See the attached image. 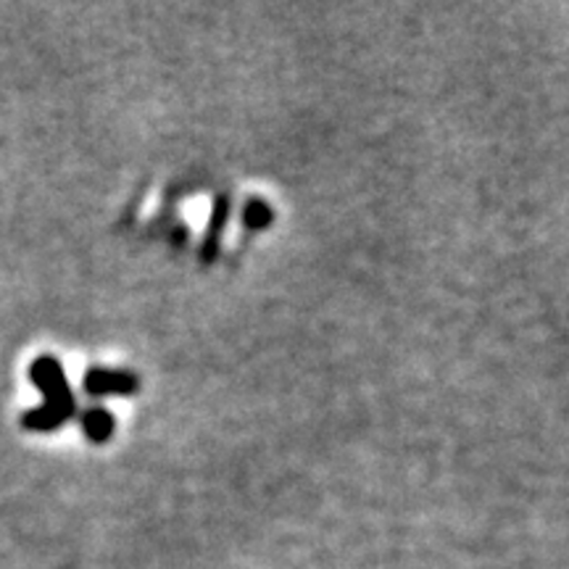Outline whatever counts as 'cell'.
<instances>
[{"mask_svg": "<svg viewBox=\"0 0 569 569\" xmlns=\"http://www.w3.org/2000/svg\"><path fill=\"white\" fill-rule=\"evenodd\" d=\"M82 430L88 432V438L96 440V443H101V440L111 438V432H113V417H111V411H106V409H90L88 415L82 417Z\"/></svg>", "mask_w": 569, "mask_h": 569, "instance_id": "277c9868", "label": "cell"}, {"mask_svg": "<svg viewBox=\"0 0 569 569\" xmlns=\"http://www.w3.org/2000/svg\"><path fill=\"white\" fill-rule=\"evenodd\" d=\"M82 386L90 396L96 398L111 396V393L130 396L138 390V377L130 372H113V369H90V372L84 375Z\"/></svg>", "mask_w": 569, "mask_h": 569, "instance_id": "7a4b0ae2", "label": "cell"}, {"mask_svg": "<svg viewBox=\"0 0 569 569\" xmlns=\"http://www.w3.org/2000/svg\"><path fill=\"white\" fill-rule=\"evenodd\" d=\"M243 222L246 227H251V230H264V227L272 222V209H269L264 201H259V198H253V201L246 203Z\"/></svg>", "mask_w": 569, "mask_h": 569, "instance_id": "5b68a950", "label": "cell"}, {"mask_svg": "<svg viewBox=\"0 0 569 569\" xmlns=\"http://www.w3.org/2000/svg\"><path fill=\"white\" fill-rule=\"evenodd\" d=\"M227 217H230V201L227 196L217 198V206H213L209 227H206V240H203V261H211L219 251V240H222V230L227 224Z\"/></svg>", "mask_w": 569, "mask_h": 569, "instance_id": "3957f363", "label": "cell"}, {"mask_svg": "<svg viewBox=\"0 0 569 569\" xmlns=\"http://www.w3.org/2000/svg\"><path fill=\"white\" fill-rule=\"evenodd\" d=\"M30 377L34 388L46 396V403L27 411V415L21 417V425L34 432H51L74 415V396H71L67 372H63V367L53 359V356H40V359L32 361Z\"/></svg>", "mask_w": 569, "mask_h": 569, "instance_id": "6da1fadb", "label": "cell"}]
</instances>
